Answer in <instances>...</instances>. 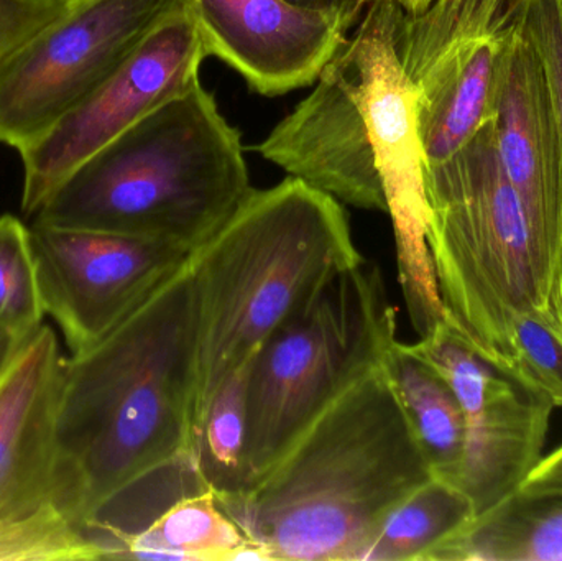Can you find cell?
Instances as JSON below:
<instances>
[{"label":"cell","mask_w":562,"mask_h":561,"mask_svg":"<svg viewBox=\"0 0 562 561\" xmlns=\"http://www.w3.org/2000/svg\"><path fill=\"white\" fill-rule=\"evenodd\" d=\"M63 361L43 325L0 375V519L45 506Z\"/></svg>","instance_id":"15"},{"label":"cell","mask_w":562,"mask_h":561,"mask_svg":"<svg viewBox=\"0 0 562 561\" xmlns=\"http://www.w3.org/2000/svg\"><path fill=\"white\" fill-rule=\"evenodd\" d=\"M524 32L543 63L562 137V0H530Z\"/></svg>","instance_id":"24"},{"label":"cell","mask_w":562,"mask_h":561,"mask_svg":"<svg viewBox=\"0 0 562 561\" xmlns=\"http://www.w3.org/2000/svg\"><path fill=\"white\" fill-rule=\"evenodd\" d=\"M398 3L406 13H418L425 10L432 0H393Z\"/></svg>","instance_id":"29"},{"label":"cell","mask_w":562,"mask_h":561,"mask_svg":"<svg viewBox=\"0 0 562 561\" xmlns=\"http://www.w3.org/2000/svg\"><path fill=\"white\" fill-rule=\"evenodd\" d=\"M190 0H69L0 61V144L22 150L78 108Z\"/></svg>","instance_id":"9"},{"label":"cell","mask_w":562,"mask_h":561,"mask_svg":"<svg viewBox=\"0 0 562 561\" xmlns=\"http://www.w3.org/2000/svg\"><path fill=\"white\" fill-rule=\"evenodd\" d=\"M518 493L527 496H562V447L541 458Z\"/></svg>","instance_id":"26"},{"label":"cell","mask_w":562,"mask_h":561,"mask_svg":"<svg viewBox=\"0 0 562 561\" xmlns=\"http://www.w3.org/2000/svg\"><path fill=\"white\" fill-rule=\"evenodd\" d=\"M402 16L393 0L372 3L313 92L257 150L339 203L389 214L409 322L426 333L445 308L426 237L425 155L396 46Z\"/></svg>","instance_id":"2"},{"label":"cell","mask_w":562,"mask_h":561,"mask_svg":"<svg viewBox=\"0 0 562 561\" xmlns=\"http://www.w3.org/2000/svg\"><path fill=\"white\" fill-rule=\"evenodd\" d=\"M198 336L193 254L117 328L65 358L45 504L86 530L119 491L193 455Z\"/></svg>","instance_id":"1"},{"label":"cell","mask_w":562,"mask_h":561,"mask_svg":"<svg viewBox=\"0 0 562 561\" xmlns=\"http://www.w3.org/2000/svg\"><path fill=\"white\" fill-rule=\"evenodd\" d=\"M362 260L336 198L294 177L250 191L194 253L200 295L194 430L220 385L247 368L334 276Z\"/></svg>","instance_id":"4"},{"label":"cell","mask_w":562,"mask_h":561,"mask_svg":"<svg viewBox=\"0 0 562 561\" xmlns=\"http://www.w3.org/2000/svg\"><path fill=\"white\" fill-rule=\"evenodd\" d=\"M512 366L562 408V328L547 316H518L512 333Z\"/></svg>","instance_id":"23"},{"label":"cell","mask_w":562,"mask_h":561,"mask_svg":"<svg viewBox=\"0 0 562 561\" xmlns=\"http://www.w3.org/2000/svg\"><path fill=\"white\" fill-rule=\"evenodd\" d=\"M385 362L432 476L458 486L464 463L465 424L454 389L412 345L398 339Z\"/></svg>","instance_id":"16"},{"label":"cell","mask_w":562,"mask_h":561,"mask_svg":"<svg viewBox=\"0 0 562 561\" xmlns=\"http://www.w3.org/2000/svg\"><path fill=\"white\" fill-rule=\"evenodd\" d=\"M247 368L217 389L198 422L193 457L201 480L217 503L246 491Z\"/></svg>","instance_id":"20"},{"label":"cell","mask_w":562,"mask_h":561,"mask_svg":"<svg viewBox=\"0 0 562 561\" xmlns=\"http://www.w3.org/2000/svg\"><path fill=\"white\" fill-rule=\"evenodd\" d=\"M119 560H263L210 490L175 501L122 547Z\"/></svg>","instance_id":"18"},{"label":"cell","mask_w":562,"mask_h":561,"mask_svg":"<svg viewBox=\"0 0 562 561\" xmlns=\"http://www.w3.org/2000/svg\"><path fill=\"white\" fill-rule=\"evenodd\" d=\"M45 315L30 227L10 214L0 216V322L29 339Z\"/></svg>","instance_id":"21"},{"label":"cell","mask_w":562,"mask_h":561,"mask_svg":"<svg viewBox=\"0 0 562 561\" xmlns=\"http://www.w3.org/2000/svg\"><path fill=\"white\" fill-rule=\"evenodd\" d=\"M191 10L207 56L262 96L313 85L347 38L333 16L288 0H191Z\"/></svg>","instance_id":"14"},{"label":"cell","mask_w":562,"mask_h":561,"mask_svg":"<svg viewBox=\"0 0 562 561\" xmlns=\"http://www.w3.org/2000/svg\"><path fill=\"white\" fill-rule=\"evenodd\" d=\"M288 2L303 7V9L314 10V12L326 13L349 32L353 25L359 23L367 9L379 0H288Z\"/></svg>","instance_id":"27"},{"label":"cell","mask_w":562,"mask_h":561,"mask_svg":"<svg viewBox=\"0 0 562 561\" xmlns=\"http://www.w3.org/2000/svg\"><path fill=\"white\" fill-rule=\"evenodd\" d=\"M425 191L446 322L479 352L514 368L515 319L538 313L562 328V287L502 168L491 121L445 161L425 164Z\"/></svg>","instance_id":"6"},{"label":"cell","mask_w":562,"mask_h":561,"mask_svg":"<svg viewBox=\"0 0 562 561\" xmlns=\"http://www.w3.org/2000/svg\"><path fill=\"white\" fill-rule=\"evenodd\" d=\"M29 339L16 335L9 326L0 322V375L9 368L10 362L19 355L20 349H22V346L25 345Z\"/></svg>","instance_id":"28"},{"label":"cell","mask_w":562,"mask_h":561,"mask_svg":"<svg viewBox=\"0 0 562 561\" xmlns=\"http://www.w3.org/2000/svg\"><path fill=\"white\" fill-rule=\"evenodd\" d=\"M530 0H432L403 10L398 56L412 89L425 164L461 150L492 117L508 49Z\"/></svg>","instance_id":"8"},{"label":"cell","mask_w":562,"mask_h":561,"mask_svg":"<svg viewBox=\"0 0 562 561\" xmlns=\"http://www.w3.org/2000/svg\"><path fill=\"white\" fill-rule=\"evenodd\" d=\"M206 58L190 0L161 20L78 108L19 152L23 213L35 216L53 191L91 155L148 112L196 85Z\"/></svg>","instance_id":"11"},{"label":"cell","mask_w":562,"mask_h":561,"mask_svg":"<svg viewBox=\"0 0 562 561\" xmlns=\"http://www.w3.org/2000/svg\"><path fill=\"white\" fill-rule=\"evenodd\" d=\"M474 519L464 491L431 478L390 510L360 561H428Z\"/></svg>","instance_id":"19"},{"label":"cell","mask_w":562,"mask_h":561,"mask_svg":"<svg viewBox=\"0 0 562 561\" xmlns=\"http://www.w3.org/2000/svg\"><path fill=\"white\" fill-rule=\"evenodd\" d=\"M252 190L239 131L198 81L79 165L33 217L196 253Z\"/></svg>","instance_id":"5"},{"label":"cell","mask_w":562,"mask_h":561,"mask_svg":"<svg viewBox=\"0 0 562 561\" xmlns=\"http://www.w3.org/2000/svg\"><path fill=\"white\" fill-rule=\"evenodd\" d=\"M491 124L502 168L562 287V137L543 63L525 32L502 66Z\"/></svg>","instance_id":"13"},{"label":"cell","mask_w":562,"mask_h":561,"mask_svg":"<svg viewBox=\"0 0 562 561\" xmlns=\"http://www.w3.org/2000/svg\"><path fill=\"white\" fill-rule=\"evenodd\" d=\"M99 560L98 550L78 524L52 506L0 519V561Z\"/></svg>","instance_id":"22"},{"label":"cell","mask_w":562,"mask_h":561,"mask_svg":"<svg viewBox=\"0 0 562 561\" xmlns=\"http://www.w3.org/2000/svg\"><path fill=\"white\" fill-rule=\"evenodd\" d=\"M428 561H562V496L515 493Z\"/></svg>","instance_id":"17"},{"label":"cell","mask_w":562,"mask_h":561,"mask_svg":"<svg viewBox=\"0 0 562 561\" xmlns=\"http://www.w3.org/2000/svg\"><path fill=\"white\" fill-rule=\"evenodd\" d=\"M396 341V313L376 263L334 276L247 366L246 491ZM243 493V494H244ZM236 500V497H234Z\"/></svg>","instance_id":"7"},{"label":"cell","mask_w":562,"mask_h":561,"mask_svg":"<svg viewBox=\"0 0 562 561\" xmlns=\"http://www.w3.org/2000/svg\"><path fill=\"white\" fill-rule=\"evenodd\" d=\"M69 0H0V61L19 48Z\"/></svg>","instance_id":"25"},{"label":"cell","mask_w":562,"mask_h":561,"mask_svg":"<svg viewBox=\"0 0 562 561\" xmlns=\"http://www.w3.org/2000/svg\"><path fill=\"white\" fill-rule=\"evenodd\" d=\"M412 346L461 402L465 448L458 486L482 516L518 493L540 463L557 407L530 379L479 352L446 319Z\"/></svg>","instance_id":"10"},{"label":"cell","mask_w":562,"mask_h":561,"mask_svg":"<svg viewBox=\"0 0 562 561\" xmlns=\"http://www.w3.org/2000/svg\"><path fill=\"white\" fill-rule=\"evenodd\" d=\"M30 237L43 308L71 355L117 328L194 254L164 240L35 221Z\"/></svg>","instance_id":"12"},{"label":"cell","mask_w":562,"mask_h":561,"mask_svg":"<svg viewBox=\"0 0 562 561\" xmlns=\"http://www.w3.org/2000/svg\"><path fill=\"white\" fill-rule=\"evenodd\" d=\"M431 478L383 361L259 484L217 504L263 560L360 561L390 510Z\"/></svg>","instance_id":"3"}]
</instances>
